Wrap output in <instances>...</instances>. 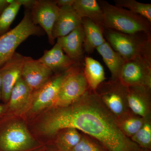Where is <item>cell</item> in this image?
Returning a JSON list of instances; mask_svg holds the SVG:
<instances>
[{
  "mask_svg": "<svg viewBox=\"0 0 151 151\" xmlns=\"http://www.w3.org/2000/svg\"><path fill=\"white\" fill-rule=\"evenodd\" d=\"M28 125L44 145L50 143L60 130L73 128L97 141L107 151H138L139 147L122 132L115 117L89 89L72 104L48 108Z\"/></svg>",
  "mask_w": 151,
  "mask_h": 151,
  "instance_id": "6da1fadb",
  "label": "cell"
},
{
  "mask_svg": "<svg viewBox=\"0 0 151 151\" xmlns=\"http://www.w3.org/2000/svg\"><path fill=\"white\" fill-rule=\"evenodd\" d=\"M43 145L22 116L6 113L0 117V151H32Z\"/></svg>",
  "mask_w": 151,
  "mask_h": 151,
  "instance_id": "7a4b0ae2",
  "label": "cell"
},
{
  "mask_svg": "<svg viewBox=\"0 0 151 151\" xmlns=\"http://www.w3.org/2000/svg\"><path fill=\"white\" fill-rule=\"evenodd\" d=\"M97 1L103 10L104 28L128 34L151 33V22L145 18L106 1Z\"/></svg>",
  "mask_w": 151,
  "mask_h": 151,
  "instance_id": "3957f363",
  "label": "cell"
},
{
  "mask_svg": "<svg viewBox=\"0 0 151 151\" xmlns=\"http://www.w3.org/2000/svg\"><path fill=\"white\" fill-rule=\"evenodd\" d=\"M79 65L76 64L67 70L54 74L42 87L32 92L28 103L19 116L28 122L47 109L53 107L63 81Z\"/></svg>",
  "mask_w": 151,
  "mask_h": 151,
  "instance_id": "277c9868",
  "label": "cell"
},
{
  "mask_svg": "<svg viewBox=\"0 0 151 151\" xmlns=\"http://www.w3.org/2000/svg\"><path fill=\"white\" fill-rule=\"evenodd\" d=\"M103 33L106 41L125 61L151 52V33L128 34L106 29Z\"/></svg>",
  "mask_w": 151,
  "mask_h": 151,
  "instance_id": "5b68a950",
  "label": "cell"
},
{
  "mask_svg": "<svg viewBox=\"0 0 151 151\" xmlns=\"http://www.w3.org/2000/svg\"><path fill=\"white\" fill-rule=\"evenodd\" d=\"M45 33L33 22L29 10L16 27L0 37V68L12 56L18 47L31 36H42Z\"/></svg>",
  "mask_w": 151,
  "mask_h": 151,
  "instance_id": "8992f818",
  "label": "cell"
},
{
  "mask_svg": "<svg viewBox=\"0 0 151 151\" xmlns=\"http://www.w3.org/2000/svg\"><path fill=\"white\" fill-rule=\"evenodd\" d=\"M94 92L116 119L130 112L127 102L128 87L119 79L104 81Z\"/></svg>",
  "mask_w": 151,
  "mask_h": 151,
  "instance_id": "52a82bcc",
  "label": "cell"
},
{
  "mask_svg": "<svg viewBox=\"0 0 151 151\" xmlns=\"http://www.w3.org/2000/svg\"><path fill=\"white\" fill-rule=\"evenodd\" d=\"M119 80L127 87L151 88V52L125 61Z\"/></svg>",
  "mask_w": 151,
  "mask_h": 151,
  "instance_id": "ba28073f",
  "label": "cell"
},
{
  "mask_svg": "<svg viewBox=\"0 0 151 151\" xmlns=\"http://www.w3.org/2000/svg\"><path fill=\"white\" fill-rule=\"evenodd\" d=\"M89 89L81 65H78L65 78L54 107H64L75 102Z\"/></svg>",
  "mask_w": 151,
  "mask_h": 151,
  "instance_id": "9c48e42d",
  "label": "cell"
},
{
  "mask_svg": "<svg viewBox=\"0 0 151 151\" xmlns=\"http://www.w3.org/2000/svg\"><path fill=\"white\" fill-rule=\"evenodd\" d=\"M60 8L55 0H36L29 10L33 22L39 26L47 35L49 43H55L52 36V30L58 15Z\"/></svg>",
  "mask_w": 151,
  "mask_h": 151,
  "instance_id": "30bf717a",
  "label": "cell"
},
{
  "mask_svg": "<svg viewBox=\"0 0 151 151\" xmlns=\"http://www.w3.org/2000/svg\"><path fill=\"white\" fill-rule=\"evenodd\" d=\"M25 56L16 52L0 68L1 81V101L6 104L9 100L12 89L21 77Z\"/></svg>",
  "mask_w": 151,
  "mask_h": 151,
  "instance_id": "8fae6325",
  "label": "cell"
},
{
  "mask_svg": "<svg viewBox=\"0 0 151 151\" xmlns=\"http://www.w3.org/2000/svg\"><path fill=\"white\" fill-rule=\"evenodd\" d=\"M49 68L31 57L26 56L21 77L33 92L42 87L54 75Z\"/></svg>",
  "mask_w": 151,
  "mask_h": 151,
  "instance_id": "7c38bea8",
  "label": "cell"
},
{
  "mask_svg": "<svg viewBox=\"0 0 151 151\" xmlns=\"http://www.w3.org/2000/svg\"><path fill=\"white\" fill-rule=\"evenodd\" d=\"M151 91L146 86L128 87L127 105L132 113L142 118L150 117Z\"/></svg>",
  "mask_w": 151,
  "mask_h": 151,
  "instance_id": "4fadbf2b",
  "label": "cell"
},
{
  "mask_svg": "<svg viewBox=\"0 0 151 151\" xmlns=\"http://www.w3.org/2000/svg\"><path fill=\"white\" fill-rule=\"evenodd\" d=\"M84 32L82 25L65 36L57 39V43L65 55L75 61L81 63L84 55Z\"/></svg>",
  "mask_w": 151,
  "mask_h": 151,
  "instance_id": "5bb4252c",
  "label": "cell"
},
{
  "mask_svg": "<svg viewBox=\"0 0 151 151\" xmlns=\"http://www.w3.org/2000/svg\"><path fill=\"white\" fill-rule=\"evenodd\" d=\"M82 24V19L72 6L60 8L53 25L52 36L56 39L65 36Z\"/></svg>",
  "mask_w": 151,
  "mask_h": 151,
  "instance_id": "9a60e30c",
  "label": "cell"
},
{
  "mask_svg": "<svg viewBox=\"0 0 151 151\" xmlns=\"http://www.w3.org/2000/svg\"><path fill=\"white\" fill-rule=\"evenodd\" d=\"M39 60L49 68L54 74L67 70L77 63L65 54L57 43L49 50H45Z\"/></svg>",
  "mask_w": 151,
  "mask_h": 151,
  "instance_id": "2e32d148",
  "label": "cell"
},
{
  "mask_svg": "<svg viewBox=\"0 0 151 151\" xmlns=\"http://www.w3.org/2000/svg\"><path fill=\"white\" fill-rule=\"evenodd\" d=\"M31 90L21 77L17 81L6 103V114L19 115L26 107L31 95Z\"/></svg>",
  "mask_w": 151,
  "mask_h": 151,
  "instance_id": "e0dca14e",
  "label": "cell"
},
{
  "mask_svg": "<svg viewBox=\"0 0 151 151\" xmlns=\"http://www.w3.org/2000/svg\"><path fill=\"white\" fill-rule=\"evenodd\" d=\"M81 25L84 32V51L91 54L106 42L103 35L104 30L89 19L82 18Z\"/></svg>",
  "mask_w": 151,
  "mask_h": 151,
  "instance_id": "ac0fdd59",
  "label": "cell"
},
{
  "mask_svg": "<svg viewBox=\"0 0 151 151\" xmlns=\"http://www.w3.org/2000/svg\"><path fill=\"white\" fill-rule=\"evenodd\" d=\"M72 6L81 19H89L105 29L103 10L97 1L75 0Z\"/></svg>",
  "mask_w": 151,
  "mask_h": 151,
  "instance_id": "d6986e66",
  "label": "cell"
},
{
  "mask_svg": "<svg viewBox=\"0 0 151 151\" xmlns=\"http://www.w3.org/2000/svg\"><path fill=\"white\" fill-rule=\"evenodd\" d=\"M96 50L103 58L111 73V79H119L125 60L118 52L115 51L111 45L105 42L96 48Z\"/></svg>",
  "mask_w": 151,
  "mask_h": 151,
  "instance_id": "ffe728a7",
  "label": "cell"
},
{
  "mask_svg": "<svg viewBox=\"0 0 151 151\" xmlns=\"http://www.w3.org/2000/svg\"><path fill=\"white\" fill-rule=\"evenodd\" d=\"M82 137V133L73 128H65L60 130L52 140L47 145L52 146L57 151H71Z\"/></svg>",
  "mask_w": 151,
  "mask_h": 151,
  "instance_id": "44dd1931",
  "label": "cell"
},
{
  "mask_svg": "<svg viewBox=\"0 0 151 151\" xmlns=\"http://www.w3.org/2000/svg\"><path fill=\"white\" fill-rule=\"evenodd\" d=\"M84 61L83 73L89 89L94 91L106 80L104 68L99 61L90 57H86Z\"/></svg>",
  "mask_w": 151,
  "mask_h": 151,
  "instance_id": "7402d4cb",
  "label": "cell"
},
{
  "mask_svg": "<svg viewBox=\"0 0 151 151\" xmlns=\"http://www.w3.org/2000/svg\"><path fill=\"white\" fill-rule=\"evenodd\" d=\"M146 119L137 116L130 111L116 120L121 131L131 139L142 128Z\"/></svg>",
  "mask_w": 151,
  "mask_h": 151,
  "instance_id": "603a6c76",
  "label": "cell"
},
{
  "mask_svg": "<svg viewBox=\"0 0 151 151\" xmlns=\"http://www.w3.org/2000/svg\"><path fill=\"white\" fill-rule=\"evenodd\" d=\"M114 1L117 6L140 15L151 22V4L140 3L135 0H114Z\"/></svg>",
  "mask_w": 151,
  "mask_h": 151,
  "instance_id": "cb8c5ba5",
  "label": "cell"
},
{
  "mask_svg": "<svg viewBox=\"0 0 151 151\" xmlns=\"http://www.w3.org/2000/svg\"><path fill=\"white\" fill-rule=\"evenodd\" d=\"M21 6L14 0L0 16V37L9 32Z\"/></svg>",
  "mask_w": 151,
  "mask_h": 151,
  "instance_id": "d4e9b609",
  "label": "cell"
},
{
  "mask_svg": "<svg viewBox=\"0 0 151 151\" xmlns=\"http://www.w3.org/2000/svg\"><path fill=\"white\" fill-rule=\"evenodd\" d=\"M131 140L141 147L150 148L151 145V117L146 119L142 128L131 138Z\"/></svg>",
  "mask_w": 151,
  "mask_h": 151,
  "instance_id": "484cf974",
  "label": "cell"
},
{
  "mask_svg": "<svg viewBox=\"0 0 151 151\" xmlns=\"http://www.w3.org/2000/svg\"><path fill=\"white\" fill-rule=\"evenodd\" d=\"M81 133V140L71 151H105V149L97 141Z\"/></svg>",
  "mask_w": 151,
  "mask_h": 151,
  "instance_id": "4316f807",
  "label": "cell"
},
{
  "mask_svg": "<svg viewBox=\"0 0 151 151\" xmlns=\"http://www.w3.org/2000/svg\"><path fill=\"white\" fill-rule=\"evenodd\" d=\"M21 6H23L26 9L30 10L35 3L36 0H15Z\"/></svg>",
  "mask_w": 151,
  "mask_h": 151,
  "instance_id": "83f0119b",
  "label": "cell"
},
{
  "mask_svg": "<svg viewBox=\"0 0 151 151\" xmlns=\"http://www.w3.org/2000/svg\"><path fill=\"white\" fill-rule=\"evenodd\" d=\"M57 6L59 8L72 6L75 0H55Z\"/></svg>",
  "mask_w": 151,
  "mask_h": 151,
  "instance_id": "f1b7e54d",
  "label": "cell"
},
{
  "mask_svg": "<svg viewBox=\"0 0 151 151\" xmlns=\"http://www.w3.org/2000/svg\"><path fill=\"white\" fill-rule=\"evenodd\" d=\"M14 0H0V16Z\"/></svg>",
  "mask_w": 151,
  "mask_h": 151,
  "instance_id": "f546056e",
  "label": "cell"
},
{
  "mask_svg": "<svg viewBox=\"0 0 151 151\" xmlns=\"http://www.w3.org/2000/svg\"><path fill=\"white\" fill-rule=\"evenodd\" d=\"M32 151H57L52 146L50 145H44Z\"/></svg>",
  "mask_w": 151,
  "mask_h": 151,
  "instance_id": "4dcf8cb0",
  "label": "cell"
},
{
  "mask_svg": "<svg viewBox=\"0 0 151 151\" xmlns=\"http://www.w3.org/2000/svg\"><path fill=\"white\" fill-rule=\"evenodd\" d=\"M7 108L6 104H0V117L6 113Z\"/></svg>",
  "mask_w": 151,
  "mask_h": 151,
  "instance_id": "1f68e13d",
  "label": "cell"
},
{
  "mask_svg": "<svg viewBox=\"0 0 151 151\" xmlns=\"http://www.w3.org/2000/svg\"><path fill=\"white\" fill-rule=\"evenodd\" d=\"M1 74H0V101H1Z\"/></svg>",
  "mask_w": 151,
  "mask_h": 151,
  "instance_id": "d6a6232c",
  "label": "cell"
}]
</instances>
